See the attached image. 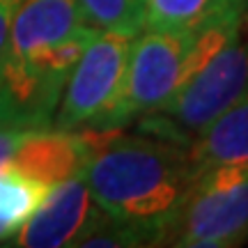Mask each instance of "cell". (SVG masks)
<instances>
[{
  "label": "cell",
  "instance_id": "obj_1",
  "mask_svg": "<svg viewBox=\"0 0 248 248\" xmlns=\"http://www.w3.org/2000/svg\"><path fill=\"white\" fill-rule=\"evenodd\" d=\"M90 131L94 133V152L83 177L94 204L138 230L147 246L166 244L198 179L188 147L142 131Z\"/></svg>",
  "mask_w": 248,
  "mask_h": 248
},
{
  "label": "cell",
  "instance_id": "obj_2",
  "mask_svg": "<svg viewBox=\"0 0 248 248\" xmlns=\"http://www.w3.org/2000/svg\"><path fill=\"white\" fill-rule=\"evenodd\" d=\"M248 9H232L188 32L147 30L129 48L122 92L101 129H120L159 110L246 23Z\"/></svg>",
  "mask_w": 248,
  "mask_h": 248
},
{
  "label": "cell",
  "instance_id": "obj_3",
  "mask_svg": "<svg viewBox=\"0 0 248 248\" xmlns=\"http://www.w3.org/2000/svg\"><path fill=\"white\" fill-rule=\"evenodd\" d=\"M97 28H83L62 39L5 48L0 60V129H53L67 78Z\"/></svg>",
  "mask_w": 248,
  "mask_h": 248
},
{
  "label": "cell",
  "instance_id": "obj_4",
  "mask_svg": "<svg viewBox=\"0 0 248 248\" xmlns=\"http://www.w3.org/2000/svg\"><path fill=\"white\" fill-rule=\"evenodd\" d=\"M248 94V35L244 28L186 85L150 115L136 120L138 131L182 145L191 142Z\"/></svg>",
  "mask_w": 248,
  "mask_h": 248
},
{
  "label": "cell",
  "instance_id": "obj_5",
  "mask_svg": "<svg viewBox=\"0 0 248 248\" xmlns=\"http://www.w3.org/2000/svg\"><path fill=\"white\" fill-rule=\"evenodd\" d=\"M248 239V166L223 163L202 170L166 244L228 248Z\"/></svg>",
  "mask_w": 248,
  "mask_h": 248
},
{
  "label": "cell",
  "instance_id": "obj_6",
  "mask_svg": "<svg viewBox=\"0 0 248 248\" xmlns=\"http://www.w3.org/2000/svg\"><path fill=\"white\" fill-rule=\"evenodd\" d=\"M131 35L97 30L62 90L53 129H101L122 92Z\"/></svg>",
  "mask_w": 248,
  "mask_h": 248
},
{
  "label": "cell",
  "instance_id": "obj_7",
  "mask_svg": "<svg viewBox=\"0 0 248 248\" xmlns=\"http://www.w3.org/2000/svg\"><path fill=\"white\" fill-rule=\"evenodd\" d=\"M94 152V133L39 129L23 136L16 152L7 159L9 166L30 175L46 186H58L67 179L83 177Z\"/></svg>",
  "mask_w": 248,
  "mask_h": 248
},
{
  "label": "cell",
  "instance_id": "obj_8",
  "mask_svg": "<svg viewBox=\"0 0 248 248\" xmlns=\"http://www.w3.org/2000/svg\"><path fill=\"white\" fill-rule=\"evenodd\" d=\"M97 204L92 200L85 177L67 179L53 186L39 212L16 232L9 246L26 248H60L74 246L85 230Z\"/></svg>",
  "mask_w": 248,
  "mask_h": 248
},
{
  "label": "cell",
  "instance_id": "obj_9",
  "mask_svg": "<svg viewBox=\"0 0 248 248\" xmlns=\"http://www.w3.org/2000/svg\"><path fill=\"white\" fill-rule=\"evenodd\" d=\"M188 152L198 175L223 163L248 166V94L209 124L188 145Z\"/></svg>",
  "mask_w": 248,
  "mask_h": 248
},
{
  "label": "cell",
  "instance_id": "obj_10",
  "mask_svg": "<svg viewBox=\"0 0 248 248\" xmlns=\"http://www.w3.org/2000/svg\"><path fill=\"white\" fill-rule=\"evenodd\" d=\"M53 186H46L9 166H0V246L12 244L16 232L26 225L46 202Z\"/></svg>",
  "mask_w": 248,
  "mask_h": 248
},
{
  "label": "cell",
  "instance_id": "obj_11",
  "mask_svg": "<svg viewBox=\"0 0 248 248\" xmlns=\"http://www.w3.org/2000/svg\"><path fill=\"white\" fill-rule=\"evenodd\" d=\"M232 9H248V0H145V30L188 32Z\"/></svg>",
  "mask_w": 248,
  "mask_h": 248
},
{
  "label": "cell",
  "instance_id": "obj_12",
  "mask_svg": "<svg viewBox=\"0 0 248 248\" xmlns=\"http://www.w3.org/2000/svg\"><path fill=\"white\" fill-rule=\"evenodd\" d=\"M85 23L97 30L140 35L145 30V0H76Z\"/></svg>",
  "mask_w": 248,
  "mask_h": 248
},
{
  "label": "cell",
  "instance_id": "obj_13",
  "mask_svg": "<svg viewBox=\"0 0 248 248\" xmlns=\"http://www.w3.org/2000/svg\"><path fill=\"white\" fill-rule=\"evenodd\" d=\"M21 2L23 0H0V60H2V53H5V46H7L9 39V30H12V23H14V16H16Z\"/></svg>",
  "mask_w": 248,
  "mask_h": 248
},
{
  "label": "cell",
  "instance_id": "obj_14",
  "mask_svg": "<svg viewBox=\"0 0 248 248\" xmlns=\"http://www.w3.org/2000/svg\"><path fill=\"white\" fill-rule=\"evenodd\" d=\"M28 131H14V129H0V166L16 152V147L21 145L23 136Z\"/></svg>",
  "mask_w": 248,
  "mask_h": 248
}]
</instances>
